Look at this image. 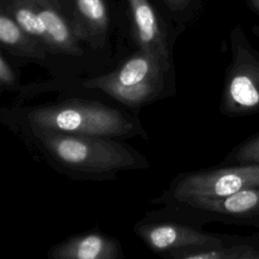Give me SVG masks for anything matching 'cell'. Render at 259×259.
Masks as SVG:
<instances>
[{"label":"cell","instance_id":"6","mask_svg":"<svg viewBox=\"0 0 259 259\" xmlns=\"http://www.w3.org/2000/svg\"><path fill=\"white\" fill-rule=\"evenodd\" d=\"M134 231L151 250L161 256L172 252L219 247L233 238L205 233L174 222H143L137 224Z\"/></svg>","mask_w":259,"mask_h":259},{"label":"cell","instance_id":"8","mask_svg":"<svg viewBox=\"0 0 259 259\" xmlns=\"http://www.w3.org/2000/svg\"><path fill=\"white\" fill-rule=\"evenodd\" d=\"M40 17L47 33V50L72 56L83 54L78 38L82 35L80 24L71 20L57 0H29Z\"/></svg>","mask_w":259,"mask_h":259},{"label":"cell","instance_id":"15","mask_svg":"<svg viewBox=\"0 0 259 259\" xmlns=\"http://www.w3.org/2000/svg\"><path fill=\"white\" fill-rule=\"evenodd\" d=\"M259 165V133L235 146L225 157L222 165Z\"/></svg>","mask_w":259,"mask_h":259},{"label":"cell","instance_id":"16","mask_svg":"<svg viewBox=\"0 0 259 259\" xmlns=\"http://www.w3.org/2000/svg\"><path fill=\"white\" fill-rule=\"evenodd\" d=\"M17 84L16 73L3 55L0 56V86L1 89H12Z\"/></svg>","mask_w":259,"mask_h":259},{"label":"cell","instance_id":"11","mask_svg":"<svg viewBox=\"0 0 259 259\" xmlns=\"http://www.w3.org/2000/svg\"><path fill=\"white\" fill-rule=\"evenodd\" d=\"M173 259H259V240L255 237H233L213 248L185 250L166 254Z\"/></svg>","mask_w":259,"mask_h":259},{"label":"cell","instance_id":"19","mask_svg":"<svg viewBox=\"0 0 259 259\" xmlns=\"http://www.w3.org/2000/svg\"><path fill=\"white\" fill-rule=\"evenodd\" d=\"M257 34H258V36H259V31H257Z\"/></svg>","mask_w":259,"mask_h":259},{"label":"cell","instance_id":"18","mask_svg":"<svg viewBox=\"0 0 259 259\" xmlns=\"http://www.w3.org/2000/svg\"><path fill=\"white\" fill-rule=\"evenodd\" d=\"M249 2L254 6V8L259 12V0H249Z\"/></svg>","mask_w":259,"mask_h":259},{"label":"cell","instance_id":"13","mask_svg":"<svg viewBox=\"0 0 259 259\" xmlns=\"http://www.w3.org/2000/svg\"><path fill=\"white\" fill-rule=\"evenodd\" d=\"M78 20L83 36L103 35L107 28V12L103 0H76Z\"/></svg>","mask_w":259,"mask_h":259},{"label":"cell","instance_id":"5","mask_svg":"<svg viewBox=\"0 0 259 259\" xmlns=\"http://www.w3.org/2000/svg\"><path fill=\"white\" fill-rule=\"evenodd\" d=\"M259 185V165H222L179 174L174 178L169 195L174 202L197 198L224 197Z\"/></svg>","mask_w":259,"mask_h":259},{"label":"cell","instance_id":"2","mask_svg":"<svg viewBox=\"0 0 259 259\" xmlns=\"http://www.w3.org/2000/svg\"><path fill=\"white\" fill-rule=\"evenodd\" d=\"M28 124L63 133L109 139L147 138L139 120L98 101L69 99L38 106L26 114Z\"/></svg>","mask_w":259,"mask_h":259},{"label":"cell","instance_id":"9","mask_svg":"<svg viewBox=\"0 0 259 259\" xmlns=\"http://www.w3.org/2000/svg\"><path fill=\"white\" fill-rule=\"evenodd\" d=\"M134 31L141 51L156 58L168 74L171 67L166 34L155 9L148 0H128Z\"/></svg>","mask_w":259,"mask_h":259},{"label":"cell","instance_id":"4","mask_svg":"<svg viewBox=\"0 0 259 259\" xmlns=\"http://www.w3.org/2000/svg\"><path fill=\"white\" fill-rule=\"evenodd\" d=\"M220 111L228 117L259 115V52L240 31L232 36V59L226 70Z\"/></svg>","mask_w":259,"mask_h":259},{"label":"cell","instance_id":"14","mask_svg":"<svg viewBox=\"0 0 259 259\" xmlns=\"http://www.w3.org/2000/svg\"><path fill=\"white\" fill-rule=\"evenodd\" d=\"M9 11L17 24L47 50L46 28L29 0H11Z\"/></svg>","mask_w":259,"mask_h":259},{"label":"cell","instance_id":"1","mask_svg":"<svg viewBox=\"0 0 259 259\" xmlns=\"http://www.w3.org/2000/svg\"><path fill=\"white\" fill-rule=\"evenodd\" d=\"M34 143L48 158L74 176L107 178L124 170L145 169L149 161L113 139L63 133L28 124Z\"/></svg>","mask_w":259,"mask_h":259},{"label":"cell","instance_id":"7","mask_svg":"<svg viewBox=\"0 0 259 259\" xmlns=\"http://www.w3.org/2000/svg\"><path fill=\"white\" fill-rule=\"evenodd\" d=\"M206 218L259 229V185L218 198H197L177 202Z\"/></svg>","mask_w":259,"mask_h":259},{"label":"cell","instance_id":"17","mask_svg":"<svg viewBox=\"0 0 259 259\" xmlns=\"http://www.w3.org/2000/svg\"><path fill=\"white\" fill-rule=\"evenodd\" d=\"M187 1L188 0H167L168 4L171 5L174 8H177V7H180V6L184 5Z\"/></svg>","mask_w":259,"mask_h":259},{"label":"cell","instance_id":"12","mask_svg":"<svg viewBox=\"0 0 259 259\" xmlns=\"http://www.w3.org/2000/svg\"><path fill=\"white\" fill-rule=\"evenodd\" d=\"M0 41L13 55L30 60H42L46 57L47 50L4 11L0 15Z\"/></svg>","mask_w":259,"mask_h":259},{"label":"cell","instance_id":"10","mask_svg":"<svg viewBox=\"0 0 259 259\" xmlns=\"http://www.w3.org/2000/svg\"><path fill=\"white\" fill-rule=\"evenodd\" d=\"M52 259H119L123 257L120 243L100 232L70 236L48 252Z\"/></svg>","mask_w":259,"mask_h":259},{"label":"cell","instance_id":"3","mask_svg":"<svg viewBox=\"0 0 259 259\" xmlns=\"http://www.w3.org/2000/svg\"><path fill=\"white\" fill-rule=\"evenodd\" d=\"M165 74L159 60L140 51L112 72L85 81L83 87L101 90L127 106H142L163 91Z\"/></svg>","mask_w":259,"mask_h":259}]
</instances>
